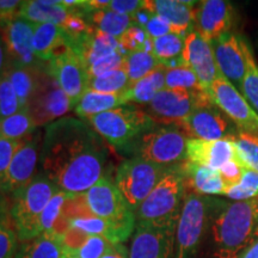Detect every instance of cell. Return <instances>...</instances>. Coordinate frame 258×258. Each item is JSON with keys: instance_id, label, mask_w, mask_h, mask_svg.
<instances>
[{"instance_id": "6da1fadb", "label": "cell", "mask_w": 258, "mask_h": 258, "mask_svg": "<svg viewBox=\"0 0 258 258\" xmlns=\"http://www.w3.org/2000/svg\"><path fill=\"white\" fill-rule=\"evenodd\" d=\"M108 160L104 140L85 120L62 117L46 125L42 171L71 195L86 192L103 177Z\"/></svg>"}, {"instance_id": "7a4b0ae2", "label": "cell", "mask_w": 258, "mask_h": 258, "mask_svg": "<svg viewBox=\"0 0 258 258\" xmlns=\"http://www.w3.org/2000/svg\"><path fill=\"white\" fill-rule=\"evenodd\" d=\"M215 256L238 258L258 240V196L226 205L212 224Z\"/></svg>"}, {"instance_id": "3957f363", "label": "cell", "mask_w": 258, "mask_h": 258, "mask_svg": "<svg viewBox=\"0 0 258 258\" xmlns=\"http://www.w3.org/2000/svg\"><path fill=\"white\" fill-rule=\"evenodd\" d=\"M186 195L183 163L172 165L135 212L137 224L177 227Z\"/></svg>"}, {"instance_id": "277c9868", "label": "cell", "mask_w": 258, "mask_h": 258, "mask_svg": "<svg viewBox=\"0 0 258 258\" xmlns=\"http://www.w3.org/2000/svg\"><path fill=\"white\" fill-rule=\"evenodd\" d=\"M59 188L44 173L10 196V218L21 243L41 234V217Z\"/></svg>"}, {"instance_id": "5b68a950", "label": "cell", "mask_w": 258, "mask_h": 258, "mask_svg": "<svg viewBox=\"0 0 258 258\" xmlns=\"http://www.w3.org/2000/svg\"><path fill=\"white\" fill-rule=\"evenodd\" d=\"M85 121L103 140L120 152L156 127V122L146 111L128 105L91 116Z\"/></svg>"}, {"instance_id": "8992f818", "label": "cell", "mask_w": 258, "mask_h": 258, "mask_svg": "<svg viewBox=\"0 0 258 258\" xmlns=\"http://www.w3.org/2000/svg\"><path fill=\"white\" fill-rule=\"evenodd\" d=\"M186 143L188 137L177 125H156L123 153L158 165L172 166L185 161Z\"/></svg>"}, {"instance_id": "52a82bcc", "label": "cell", "mask_w": 258, "mask_h": 258, "mask_svg": "<svg viewBox=\"0 0 258 258\" xmlns=\"http://www.w3.org/2000/svg\"><path fill=\"white\" fill-rule=\"evenodd\" d=\"M215 206L209 196L186 192L176 228L173 258H196Z\"/></svg>"}, {"instance_id": "ba28073f", "label": "cell", "mask_w": 258, "mask_h": 258, "mask_svg": "<svg viewBox=\"0 0 258 258\" xmlns=\"http://www.w3.org/2000/svg\"><path fill=\"white\" fill-rule=\"evenodd\" d=\"M84 195L92 214L114 225L123 241H127L135 231L137 219L115 182L103 176Z\"/></svg>"}, {"instance_id": "9c48e42d", "label": "cell", "mask_w": 258, "mask_h": 258, "mask_svg": "<svg viewBox=\"0 0 258 258\" xmlns=\"http://www.w3.org/2000/svg\"><path fill=\"white\" fill-rule=\"evenodd\" d=\"M170 167L139 158H131L120 164L116 170L115 184L134 213L165 176Z\"/></svg>"}, {"instance_id": "30bf717a", "label": "cell", "mask_w": 258, "mask_h": 258, "mask_svg": "<svg viewBox=\"0 0 258 258\" xmlns=\"http://www.w3.org/2000/svg\"><path fill=\"white\" fill-rule=\"evenodd\" d=\"M209 105H214V103L207 91L164 89L148 104L147 114L154 122L178 127L196 109Z\"/></svg>"}, {"instance_id": "8fae6325", "label": "cell", "mask_w": 258, "mask_h": 258, "mask_svg": "<svg viewBox=\"0 0 258 258\" xmlns=\"http://www.w3.org/2000/svg\"><path fill=\"white\" fill-rule=\"evenodd\" d=\"M28 108L37 127L53 123L73 109L69 97L47 72L46 66L37 71L36 88Z\"/></svg>"}, {"instance_id": "7c38bea8", "label": "cell", "mask_w": 258, "mask_h": 258, "mask_svg": "<svg viewBox=\"0 0 258 258\" xmlns=\"http://www.w3.org/2000/svg\"><path fill=\"white\" fill-rule=\"evenodd\" d=\"M46 69L69 97L74 109L84 93L89 90L90 77L88 67L84 63L82 57L66 48L48 61Z\"/></svg>"}, {"instance_id": "4fadbf2b", "label": "cell", "mask_w": 258, "mask_h": 258, "mask_svg": "<svg viewBox=\"0 0 258 258\" xmlns=\"http://www.w3.org/2000/svg\"><path fill=\"white\" fill-rule=\"evenodd\" d=\"M214 105L237 124L240 132L258 134V114L247 103L240 91L220 73L209 89Z\"/></svg>"}, {"instance_id": "5bb4252c", "label": "cell", "mask_w": 258, "mask_h": 258, "mask_svg": "<svg viewBox=\"0 0 258 258\" xmlns=\"http://www.w3.org/2000/svg\"><path fill=\"white\" fill-rule=\"evenodd\" d=\"M36 25L18 16L4 24H0L10 63L19 64L32 70L44 66L43 61H40L35 56L32 49V40H34Z\"/></svg>"}, {"instance_id": "9a60e30c", "label": "cell", "mask_w": 258, "mask_h": 258, "mask_svg": "<svg viewBox=\"0 0 258 258\" xmlns=\"http://www.w3.org/2000/svg\"><path fill=\"white\" fill-rule=\"evenodd\" d=\"M176 228L137 224L129 258H173Z\"/></svg>"}, {"instance_id": "2e32d148", "label": "cell", "mask_w": 258, "mask_h": 258, "mask_svg": "<svg viewBox=\"0 0 258 258\" xmlns=\"http://www.w3.org/2000/svg\"><path fill=\"white\" fill-rule=\"evenodd\" d=\"M243 38L233 32H226L211 42L215 62L219 71L235 88H239L245 76V62Z\"/></svg>"}, {"instance_id": "e0dca14e", "label": "cell", "mask_w": 258, "mask_h": 258, "mask_svg": "<svg viewBox=\"0 0 258 258\" xmlns=\"http://www.w3.org/2000/svg\"><path fill=\"white\" fill-rule=\"evenodd\" d=\"M182 57L186 66L198 76L202 88L208 92L220 74L211 43L196 30H190L185 36Z\"/></svg>"}, {"instance_id": "ac0fdd59", "label": "cell", "mask_w": 258, "mask_h": 258, "mask_svg": "<svg viewBox=\"0 0 258 258\" xmlns=\"http://www.w3.org/2000/svg\"><path fill=\"white\" fill-rule=\"evenodd\" d=\"M38 150L37 138L22 143L8 171L0 179V192L11 195L31 182L38 161Z\"/></svg>"}, {"instance_id": "d6986e66", "label": "cell", "mask_w": 258, "mask_h": 258, "mask_svg": "<svg viewBox=\"0 0 258 258\" xmlns=\"http://www.w3.org/2000/svg\"><path fill=\"white\" fill-rule=\"evenodd\" d=\"M234 9L224 0H205L196 8L195 27L206 41L211 42L230 32L234 22Z\"/></svg>"}, {"instance_id": "ffe728a7", "label": "cell", "mask_w": 258, "mask_h": 258, "mask_svg": "<svg viewBox=\"0 0 258 258\" xmlns=\"http://www.w3.org/2000/svg\"><path fill=\"white\" fill-rule=\"evenodd\" d=\"M178 127L188 139L212 141L231 137L230 123L214 105L196 109Z\"/></svg>"}, {"instance_id": "44dd1931", "label": "cell", "mask_w": 258, "mask_h": 258, "mask_svg": "<svg viewBox=\"0 0 258 258\" xmlns=\"http://www.w3.org/2000/svg\"><path fill=\"white\" fill-rule=\"evenodd\" d=\"M232 138L233 135L212 141L188 139L185 161L219 170L237 156Z\"/></svg>"}, {"instance_id": "7402d4cb", "label": "cell", "mask_w": 258, "mask_h": 258, "mask_svg": "<svg viewBox=\"0 0 258 258\" xmlns=\"http://www.w3.org/2000/svg\"><path fill=\"white\" fill-rule=\"evenodd\" d=\"M196 2H179V0H146L144 9L151 14L159 16L171 25L172 34L186 36L195 22Z\"/></svg>"}, {"instance_id": "603a6c76", "label": "cell", "mask_w": 258, "mask_h": 258, "mask_svg": "<svg viewBox=\"0 0 258 258\" xmlns=\"http://www.w3.org/2000/svg\"><path fill=\"white\" fill-rule=\"evenodd\" d=\"M186 189L202 196H224L227 188L218 170L183 161Z\"/></svg>"}, {"instance_id": "cb8c5ba5", "label": "cell", "mask_w": 258, "mask_h": 258, "mask_svg": "<svg viewBox=\"0 0 258 258\" xmlns=\"http://www.w3.org/2000/svg\"><path fill=\"white\" fill-rule=\"evenodd\" d=\"M66 48H69V37L61 25L51 23L36 25L32 49L38 60L48 62Z\"/></svg>"}, {"instance_id": "d4e9b609", "label": "cell", "mask_w": 258, "mask_h": 258, "mask_svg": "<svg viewBox=\"0 0 258 258\" xmlns=\"http://www.w3.org/2000/svg\"><path fill=\"white\" fill-rule=\"evenodd\" d=\"M70 14L71 10L63 5L62 0H27L22 2L18 17L35 24L51 23L62 25Z\"/></svg>"}, {"instance_id": "484cf974", "label": "cell", "mask_w": 258, "mask_h": 258, "mask_svg": "<svg viewBox=\"0 0 258 258\" xmlns=\"http://www.w3.org/2000/svg\"><path fill=\"white\" fill-rule=\"evenodd\" d=\"M116 51H123V53H125L122 49L117 38L109 36L104 32L93 29V31L90 32L88 36L80 42V44L74 53L82 57L86 67H89L92 63H95L96 61L111 55Z\"/></svg>"}, {"instance_id": "4316f807", "label": "cell", "mask_w": 258, "mask_h": 258, "mask_svg": "<svg viewBox=\"0 0 258 258\" xmlns=\"http://www.w3.org/2000/svg\"><path fill=\"white\" fill-rule=\"evenodd\" d=\"M127 91L122 93H102L88 90L74 106V111L79 117L89 118L91 116L112 110L128 103Z\"/></svg>"}, {"instance_id": "83f0119b", "label": "cell", "mask_w": 258, "mask_h": 258, "mask_svg": "<svg viewBox=\"0 0 258 258\" xmlns=\"http://www.w3.org/2000/svg\"><path fill=\"white\" fill-rule=\"evenodd\" d=\"M62 253V235L42 233L19 244L15 258H61Z\"/></svg>"}, {"instance_id": "f1b7e54d", "label": "cell", "mask_w": 258, "mask_h": 258, "mask_svg": "<svg viewBox=\"0 0 258 258\" xmlns=\"http://www.w3.org/2000/svg\"><path fill=\"white\" fill-rule=\"evenodd\" d=\"M46 66V64H44ZM43 66V67H44ZM42 69V67H41ZM37 70L28 69L19 64L10 63L6 67L4 76L10 80L16 95L18 97L21 109L28 108L37 82Z\"/></svg>"}, {"instance_id": "f546056e", "label": "cell", "mask_w": 258, "mask_h": 258, "mask_svg": "<svg viewBox=\"0 0 258 258\" xmlns=\"http://www.w3.org/2000/svg\"><path fill=\"white\" fill-rule=\"evenodd\" d=\"M85 19L93 29L104 32L117 40L132 25H134L133 17L116 14L108 9L91 12L86 16Z\"/></svg>"}, {"instance_id": "4dcf8cb0", "label": "cell", "mask_w": 258, "mask_h": 258, "mask_svg": "<svg viewBox=\"0 0 258 258\" xmlns=\"http://www.w3.org/2000/svg\"><path fill=\"white\" fill-rule=\"evenodd\" d=\"M165 89V69L163 66L153 71L127 90L129 102L150 104L158 93Z\"/></svg>"}, {"instance_id": "1f68e13d", "label": "cell", "mask_w": 258, "mask_h": 258, "mask_svg": "<svg viewBox=\"0 0 258 258\" xmlns=\"http://www.w3.org/2000/svg\"><path fill=\"white\" fill-rule=\"evenodd\" d=\"M70 227H76L83 231L88 235H98L103 237L104 239L110 241L111 244L118 245L123 244L120 232L114 225L110 222L105 221L104 219L96 217V215H90V217L76 218L70 221Z\"/></svg>"}, {"instance_id": "d6a6232c", "label": "cell", "mask_w": 258, "mask_h": 258, "mask_svg": "<svg viewBox=\"0 0 258 258\" xmlns=\"http://www.w3.org/2000/svg\"><path fill=\"white\" fill-rule=\"evenodd\" d=\"M36 127L29 108L21 109L15 115L0 121V138L22 141V139L32 133Z\"/></svg>"}, {"instance_id": "836d02e7", "label": "cell", "mask_w": 258, "mask_h": 258, "mask_svg": "<svg viewBox=\"0 0 258 258\" xmlns=\"http://www.w3.org/2000/svg\"><path fill=\"white\" fill-rule=\"evenodd\" d=\"M160 63L152 53L148 51H131L124 56V70L128 74L131 85L159 69Z\"/></svg>"}, {"instance_id": "e575fe53", "label": "cell", "mask_w": 258, "mask_h": 258, "mask_svg": "<svg viewBox=\"0 0 258 258\" xmlns=\"http://www.w3.org/2000/svg\"><path fill=\"white\" fill-rule=\"evenodd\" d=\"M244 54L246 69L240 85V91L244 98L258 114V64L253 57L252 50L246 42L244 43Z\"/></svg>"}, {"instance_id": "d590c367", "label": "cell", "mask_w": 258, "mask_h": 258, "mask_svg": "<svg viewBox=\"0 0 258 258\" xmlns=\"http://www.w3.org/2000/svg\"><path fill=\"white\" fill-rule=\"evenodd\" d=\"M184 41L185 36L176 34H167L152 40V54L159 61L160 66L182 56Z\"/></svg>"}, {"instance_id": "8d00e7d4", "label": "cell", "mask_w": 258, "mask_h": 258, "mask_svg": "<svg viewBox=\"0 0 258 258\" xmlns=\"http://www.w3.org/2000/svg\"><path fill=\"white\" fill-rule=\"evenodd\" d=\"M232 140L237 157L243 165L258 172V134L239 131Z\"/></svg>"}, {"instance_id": "74e56055", "label": "cell", "mask_w": 258, "mask_h": 258, "mask_svg": "<svg viewBox=\"0 0 258 258\" xmlns=\"http://www.w3.org/2000/svg\"><path fill=\"white\" fill-rule=\"evenodd\" d=\"M224 196L238 201H246L258 196V172L245 167L241 173L239 182L228 185L225 190Z\"/></svg>"}, {"instance_id": "f35d334b", "label": "cell", "mask_w": 258, "mask_h": 258, "mask_svg": "<svg viewBox=\"0 0 258 258\" xmlns=\"http://www.w3.org/2000/svg\"><path fill=\"white\" fill-rule=\"evenodd\" d=\"M131 88L128 74L124 69L114 71L105 76L91 78L89 82V90L102 93H122Z\"/></svg>"}, {"instance_id": "ab89813d", "label": "cell", "mask_w": 258, "mask_h": 258, "mask_svg": "<svg viewBox=\"0 0 258 258\" xmlns=\"http://www.w3.org/2000/svg\"><path fill=\"white\" fill-rule=\"evenodd\" d=\"M165 89H184L191 91H206L200 84L195 72L189 66L165 70Z\"/></svg>"}, {"instance_id": "60d3db41", "label": "cell", "mask_w": 258, "mask_h": 258, "mask_svg": "<svg viewBox=\"0 0 258 258\" xmlns=\"http://www.w3.org/2000/svg\"><path fill=\"white\" fill-rule=\"evenodd\" d=\"M122 49L125 53L131 51H148L152 53V38L148 37L146 31L138 25H132L122 36L118 38Z\"/></svg>"}, {"instance_id": "b9f144b4", "label": "cell", "mask_w": 258, "mask_h": 258, "mask_svg": "<svg viewBox=\"0 0 258 258\" xmlns=\"http://www.w3.org/2000/svg\"><path fill=\"white\" fill-rule=\"evenodd\" d=\"M70 194L59 190L55 195L51 198L47 207L44 208L43 213L41 217V234L42 233H51L53 232L54 226H55L57 219L60 218L61 212L66 202L67 198Z\"/></svg>"}, {"instance_id": "7bdbcfd3", "label": "cell", "mask_w": 258, "mask_h": 258, "mask_svg": "<svg viewBox=\"0 0 258 258\" xmlns=\"http://www.w3.org/2000/svg\"><path fill=\"white\" fill-rule=\"evenodd\" d=\"M21 110L18 97L10 80L4 76L0 79V121Z\"/></svg>"}, {"instance_id": "ee69618b", "label": "cell", "mask_w": 258, "mask_h": 258, "mask_svg": "<svg viewBox=\"0 0 258 258\" xmlns=\"http://www.w3.org/2000/svg\"><path fill=\"white\" fill-rule=\"evenodd\" d=\"M18 241L11 219L0 221V258H15L19 246Z\"/></svg>"}, {"instance_id": "f6af8a7d", "label": "cell", "mask_w": 258, "mask_h": 258, "mask_svg": "<svg viewBox=\"0 0 258 258\" xmlns=\"http://www.w3.org/2000/svg\"><path fill=\"white\" fill-rule=\"evenodd\" d=\"M124 56L125 53H123V51H116L111 55L96 61L95 63L88 67L90 79L105 76V74L114 72V71L124 69Z\"/></svg>"}, {"instance_id": "bcb514c9", "label": "cell", "mask_w": 258, "mask_h": 258, "mask_svg": "<svg viewBox=\"0 0 258 258\" xmlns=\"http://www.w3.org/2000/svg\"><path fill=\"white\" fill-rule=\"evenodd\" d=\"M112 246L114 244H111L103 237L89 235L82 247L73 253H76L79 258H102L109 250L112 249Z\"/></svg>"}, {"instance_id": "7dc6e473", "label": "cell", "mask_w": 258, "mask_h": 258, "mask_svg": "<svg viewBox=\"0 0 258 258\" xmlns=\"http://www.w3.org/2000/svg\"><path fill=\"white\" fill-rule=\"evenodd\" d=\"M22 143L23 141L9 140V139L0 138V179L3 178V176L8 171L12 158L19 150Z\"/></svg>"}, {"instance_id": "c3c4849f", "label": "cell", "mask_w": 258, "mask_h": 258, "mask_svg": "<svg viewBox=\"0 0 258 258\" xmlns=\"http://www.w3.org/2000/svg\"><path fill=\"white\" fill-rule=\"evenodd\" d=\"M245 169V166L243 165V163L239 160V158L235 156V158L231 159L230 161L225 164L224 166H221L219 169V173L224 179V182L226 183V185H232L235 184V183L239 182L241 173H243V170Z\"/></svg>"}, {"instance_id": "681fc988", "label": "cell", "mask_w": 258, "mask_h": 258, "mask_svg": "<svg viewBox=\"0 0 258 258\" xmlns=\"http://www.w3.org/2000/svg\"><path fill=\"white\" fill-rule=\"evenodd\" d=\"M148 37H151L152 40L158 37L164 36V35L172 34V29H171V25L167 23L165 19H163L159 16L152 14L151 16L150 21L147 22V24L143 28Z\"/></svg>"}, {"instance_id": "f907efd6", "label": "cell", "mask_w": 258, "mask_h": 258, "mask_svg": "<svg viewBox=\"0 0 258 258\" xmlns=\"http://www.w3.org/2000/svg\"><path fill=\"white\" fill-rule=\"evenodd\" d=\"M144 5L145 2H140V0H112L108 10L116 14L133 17L138 11L144 9Z\"/></svg>"}, {"instance_id": "816d5d0a", "label": "cell", "mask_w": 258, "mask_h": 258, "mask_svg": "<svg viewBox=\"0 0 258 258\" xmlns=\"http://www.w3.org/2000/svg\"><path fill=\"white\" fill-rule=\"evenodd\" d=\"M88 237V234L84 233L83 231L78 230V228L70 227L69 230L66 231V233L62 235L63 249L76 252V251L79 250L80 247H82V245L85 243Z\"/></svg>"}, {"instance_id": "f5cc1de1", "label": "cell", "mask_w": 258, "mask_h": 258, "mask_svg": "<svg viewBox=\"0 0 258 258\" xmlns=\"http://www.w3.org/2000/svg\"><path fill=\"white\" fill-rule=\"evenodd\" d=\"M22 2L18 0H0V24L17 17Z\"/></svg>"}, {"instance_id": "db71d44e", "label": "cell", "mask_w": 258, "mask_h": 258, "mask_svg": "<svg viewBox=\"0 0 258 258\" xmlns=\"http://www.w3.org/2000/svg\"><path fill=\"white\" fill-rule=\"evenodd\" d=\"M8 50H6V46L4 38H3L2 34H0V79L4 77V73L8 67Z\"/></svg>"}, {"instance_id": "11a10c76", "label": "cell", "mask_w": 258, "mask_h": 258, "mask_svg": "<svg viewBox=\"0 0 258 258\" xmlns=\"http://www.w3.org/2000/svg\"><path fill=\"white\" fill-rule=\"evenodd\" d=\"M102 258H129V253L125 251V247L122 244L114 245Z\"/></svg>"}, {"instance_id": "9f6ffc18", "label": "cell", "mask_w": 258, "mask_h": 258, "mask_svg": "<svg viewBox=\"0 0 258 258\" xmlns=\"http://www.w3.org/2000/svg\"><path fill=\"white\" fill-rule=\"evenodd\" d=\"M10 218V199L0 192V221Z\"/></svg>"}, {"instance_id": "6f0895ef", "label": "cell", "mask_w": 258, "mask_h": 258, "mask_svg": "<svg viewBox=\"0 0 258 258\" xmlns=\"http://www.w3.org/2000/svg\"><path fill=\"white\" fill-rule=\"evenodd\" d=\"M238 258H258V240L247 247Z\"/></svg>"}, {"instance_id": "680465c9", "label": "cell", "mask_w": 258, "mask_h": 258, "mask_svg": "<svg viewBox=\"0 0 258 258\" xmlns=\"http://www.w3.org/2000/svg\"><path fill=\"white\" fill-rule=\"evenodd\" d=\"M61 258H79L78 256H77L76 253L71 252V251L63 249V253H62V257Z\"/></svg>"}]
</instances>
